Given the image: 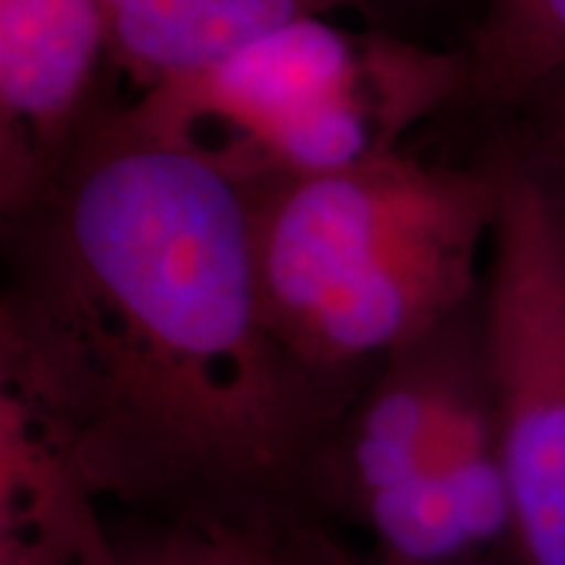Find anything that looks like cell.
I'll return each instance as SVG.
<instances>
[{"instance_id":"cell-1","label":"cell","mask_w":565,"mask_h":565,"mask_svg":"<svg viewBox=\"0 0 565 565\" xmlns=\"http://www.w3.org/2000/svg\"><path fill=\"white\" fill-rule=\"evenodd\" d=\"M0 414L134 519L301 511L353 393L267 324L244 186L108 108L3 217Z\"/></svg>"},{"instance_id":"cell-2","label":"cell","mask_w":565,"mask_h":565,"mask_svg":"<svg viewBox=\"0 0 565 565\" xmlns=\"http://www.w3.org/2000/svg\"><path fill=\"white\" fill-rule=\"evenodd\" d=\"M244 192L267 324L338 391L482 296L500 207L490 158L443 168L395 152Z\"/></svg>"},{"instance_id":"cell-3","label":"cell","mask_w":565,"mask_h":565,"mask_svg":"<svg viewBox=\"0 0 565 565\" xmlns=\"http://www.w3.org/2000/svg\"><path fill=\"white\" fill-rule=\"evenodd\" d=\"M456 103H469L463 47L440 51L307 17L121 110L141 131L252 189L401 152L416 126Z\"/></svg>"},{"instance_id":"cell-4","label":"cell","mask_w":565,"mask_h":565,"mask_svg":"<svg viewBox=\"0 0 565 565\" xmlns=\"http://www.w3.org/2000/svg\"><path fill=\"white\" fill-rule=\"evenodd\" d=\"M487 249L482 330L513 505L515 565H565V233L511 141Z\"/></svg>"},{"instance_id":"cell-5","label":"cell","mask_w":565,"mask_h":565,"mask_svg":"<svg viewBox=\"0 0 565 565\" xmlns=\"http://www.w3.org/2000/svg\"><path fill=\"white\" fill-rule=\"evenodd\" d=\"M100 0H0V212L19 215L108 108Z\"/></svg>"},{"instance_id":"cell-6","label":"cell","mask_w":565,"mask_h":565,"mask_svg":"<svg viewBox=\"0 0 565 565\" xmlns=\"http://www.w3.org/2000/svg\"><path fill=\"white\" fill-rule=\"evenodd\" d=\"M477 303L387 356L351 395L315 450L301 513L351 521L370 494L433 475L445 385L463 322Z\"/></svg>"},{"instance_id":"cell-7","label":"cell","mask_w":565,"mask_h":565,"mask_svg":"<svg viewBox=\"0 0 565 565\" xmlns=\"http://www.w3.org/2000/svg\"><path fill=\"white\" fill-rule=\"evenodd\" d=\"M380 0H100L108 74L134 97L228 58L307 17L374 11Z\"/></svg>"},{"instance_id":"cell-8","label":"cell","mask_w":565,"mask_h":565,"mask_svg":"<svg viewBox=\"0 0 565 565\" xmlns=\"http://www.w3.org/2000/svg\"><path fill=\"white\" fill-rule=\"evenodd\" d=\"M469 103L508 113L565 68V0H482L471 40Z\"/></svg>"},{"instance_id":"cell-9","label":"cell","mask_w":565,"mask_h":565,"mask_svg":"<svg viewBox=\"0 0 565 565\" xmlns=\"http://www.w3.org/2000/svg\"><path fill=\"white\" fill-rule=\"evenodd\" d=\"M137 519L113 534L121 565H275L273 519Z\"/></svg>"},{"instance_id":"cell-10","label":"cell","mask_w":565,"mask_h":565,"mask_svg":"<svg viewBox=\"0 0 565 565\" xmlns=\"http://www.w3.org/2000/svg\"><path fill=\"white\" fill-rule=\"evenodd\" d=\"M508 113L519 124L511 145L545 183L565 233V68L542 79Z\"/></svg>"},{"instance_id":"cell-11","label":"cell","mask_w":565,"mask_h":565,"mask_svg":"<svg viewBox=\"0 0 565 565\" xmlns=\"http://www.w3.org/2000/svg\"><path fill=\"white\" fill-rule=\"evenodd\" d=\"M275 565H395L374 553L345 545L322 519L286 511L273 519Z\"/></svg>"},{"instance_id":"cell-12","label":"cell","mask_w":565,"mask_h":565,"mask_svg":"<svg viewBox=\"0 0 565 565\" xmlns=\"http://www.w3.org/2000/svg\"><path fill=\"white\" fill-rule=\"evenodd\" d=\"M76 565H121L113 547L110 529L100 521V508H95L84 521Z\"/></svg>"}]
</instances>
